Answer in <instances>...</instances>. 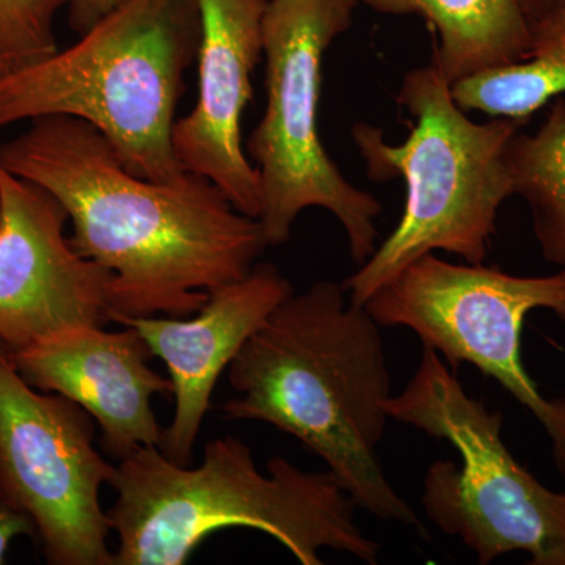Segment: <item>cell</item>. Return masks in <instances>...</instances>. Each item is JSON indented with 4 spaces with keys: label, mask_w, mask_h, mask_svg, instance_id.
I'll use <instances>...</instances> for the list:
<instances>
[{
    "label": "cell",
    "mask_w": 565,
    "mask_h": 565,
    "mask_svg": "<svg viewBox=\"0 0 565 565\" xmlns=\"http://www.w3.org/2000/svg\"><path fill=\"white\" fill-rule=\"evenodd\" d=\"M0 166L51 193L73 225L71 245L114 274L111 318L199 313L211 291L244 278L269 247L262 223L206 178L137 177L79 118L32 120L0 145Z\"/></svg>",
    "instance_id": "1"
},
{
    "label": "cell",
    "mask_w": 565,
    "mask_h": 565,
    "mask_svg": "<svg viewBox=\"0 0 565 565\" xmlns=\"http://www.w3.org/2000/svg\"><path fill=\"white\" fill-rule=\"evenodd\" d=\"M379 323L343 282L319 280L278 305L230 364L239 397L228 422L273 424L321 457L356 508L384 522L423 523L379 459L392 377Z\"/></svg>",
    "instance_id": "2"
},
{
    "label": "cell",
    "mask_w": 565,
    "mask_h": 565,
    "mask_svg": "<svg viewBox=\"0 0 565 565\" xmlns=\"http://www.w3.org/2000/svg\"><path fill=\"white\" fill-rule=\"evenodd\" d=\"M107 511L118 535L115 565H182L204 539L226 527L263 531L302 565L323 548L379 563L381 545L356 523V505L333 473L305 471L275 456L262 473L239 438H215L200 467L145 446L115 467Z\"/></svg>",
    "instance_id": "3"
},
{
    "label": "cell",
    "mask_w": 565,
    "mask_h": 565,
    "mask_svg": "<svg viewBox=\"0 0 565 565\" xmlns=\"http://www.w3.org/2000/svg\"><path fill=\"white\" fill-rule=\"evenodd\" d=\"M200 36L196 0H121L73 46L0 76V129L79 118L129 172L173 181L185 172L173 152L174 111Z\"/></svg>",
    "instance_id": "4"
},
{
    "label": "cell",
    "mask_w": 565,
    "mask_h": 565,
    "mask_svg": "<svg viewBox=\"0 0 565 565\" xmlns=\"http://www.w3.org/2000/svg\"><path fill=\"white\" fill-rule=\"evenodd\" d=\"M451 87L434 63L405 74L397 92V104L412 117L404 143H386L384 131L370 122L353 125V143L370 180L401 178L407 188L396 228L343 281L353 305L364 307L427 253H451L471 264H481L489 253L498 212L514 196L509 145L526 122H476Z\"/></svg>",
    "instance_id": "5"
},
{
    "label": "cell",
    "mask_w": 565,
    "mask_h": 565,
    "mask_svg": "<svg viewBox=\"0 0 565 565\" xmlns=\"http://www.w3.org/2000/svg\"><path fill=\"white\" fill-rule=\"evenodd\" d=\"M386 412L448 441L462 459V467L437 460L424 476L423 509L441 533L481 565L512 552L533 565H565V492L546 489L516 462L501 435L503 415L465 392L437 352L423 345L418 370Z\"/></svg>",
    "instance_id": "6"
},
{
    "label": "cell",
    "mask_w": 565,
    "mask_h": 565,
    "mask_svg": "<svg viewBox=\"0 0 565 565\" xmlns=\"http://www.w3.org/2000/svg\"><path fill=\"white\" fill-rule=\"evenodd\" d=\"M360 0H269L263 21L267 104L245 145L259 178V215L269 247L291 237L310 207L329 211L343 226L353 262L377 248L382 204L355 188L330 159L319 136L322 63L351 29Z\"/></svg>",
    "instance_id": "7"
},
{
    "label": "cell",
    "mask_w": 565,
    "mask_h": 565,
    "mask_svg": "<svg viewBox=\"0 0 565 565\" xmlns=\"http://www.w3.org/2000/svg\"><path fill=\"white\" fill-rule=\"evenodd\" d=\"M382 327H405L451 366L470 363L535 416L565 475V399H546L522 362L526 316L548 310L565 323V273L519 277L427 253L364 305Z\"/></svg>",
    "instance_id": "8"
},
{
    "label": "cell",
    "mask_w": 565,
    "mask_h": 565,
    "mask_svg": "<svg viewBox=\"0 0 565 565\" xmlns=\"http://www.w3.org/2000/svg\"><path fill=\"white\" fill-rule=\"evenodd\" d=\"M115 467L95 448L92 415L36 392L0 341V486L31 516L52 565H115L99 492Z\"/></svg>",
    "instance_id": "9"
},
{
    "label": "cell",
    "mask_w": 565,
    "mask_h": 565,
    "mask_svg": "<svg viewBox=\"0 0 565 565\" xmlns=\"http://www.w3.org/2000/svg\"><path fill=\"white\" fill-rule=\"evenodd\" d=\"M66 222L51 193L0 166V341L11 352L111 322L114 274L76 252Z\"/></svg>",
    "instance_id": "10"
},
{
    "label": "cell",
    "mask_w": 565,
    "mask_h": 565,
    "mask_svg": "<svg viewBox=\"0 0 565 565\" xmlns=\"http://www.w3.org/2000/svg\"><path fill=\"white\" fill-rule=\"evenodd\" d=\"M269 0H196L202 36L199 93L173 126L172 145L185 172L211 181L248 217L259 215V178L245 152L243 115L253 98L252 74L263 55Z\"/></svg>",
    "instance_id": "11"
},
{
    "label": "cell",
    "mask_w": 565,
    "mask_h": 565,
    "mask_svg": "<svg viewBox=\"0 0 565 565\" xmlns=\"http://www.w3.org/2000/svg\"><path fill=\"white\" fill-rule=\"evenodd\" d=\"M291 281L270 263H258L241 280L210 292L193 319L128 318L111 322L136 329L152 356L166 363L173 385L174 414L162 430L159 449L172 462L189 467L204 415L218 377L230 367L270 313L292 296Z\"/></svg>",
    "instance_id": "12"
},
{
    "label": "cell",
    "mask_w": 565,
    "mask_h": 565,
    "mask_svg": "<svg viewBox=\"0 0 565 565\" xmlns=\"http://www.w3.org/2000/svg\"><path fill=\"white\" fill-rule=\"evenodd\" d=\"M73 327L11 352L18 373L33 388L79 404L102 427L104 451L125 459L145 446L161 445L151 399L173 394L170 377L156 373L150 345L132 327Z\"/></svg>",
    "instance_id": "13"
},
{
    "label": "cell",
    "mask_w": 565,
    "mask_h": 565,
    "mask_svg": "<svg viewBox=\"0 0 565 565\" xmlns=\"http://www.w3.org/2000/svg\"><path fill=\"white\" fill-rule=\"evenodd\" d=\"M388 17H418L437 35L434 65L449 84L527 57L531 22L519 0H360Z\"/></svg>",
    "instance_id": "14"
},
{
    "label": "cell",
    "mask_w": 565,
    "mask_h": 565,
    "mask_svg": "<svg viewBox=\"0 0 565 565\" xmlns=\"http://www.w3.org/2000/svg\"><path fill=\"white\" fill-rule=\"evenodd\" d=\"M531 31L526 58L452 84V96L465 111L527 122L535 111L564 95L565 9L553 7L542 20L531 22Z\"/></svg>",
    "instance_id": "15"
},
{
    "label": "cell",
    "mask_w": 565,
    "mask_h": 565,
    "mask_svg": "<svg viewBox=\"0 0 565 565\" xmlns=\"http://www.w3.org/2000/svg\"><path fill=\"white\" fill-rule=\"evenodd\" d=\"M514 196L530 207L546 262L565 273V99L552 102L541 128L520 131L508 150Z\"/></svg>",
    "instance_id": "16"
},
{
    "label": "cell",
    "mask_w": 565,
    "mask_h": 565,
    "mask_svg": "<svg viewBox=\"0 0 565 565\" xmlns=\"http://www.w3.org/2000/svg\"><path fill=\"white\" fill-rule=\"evenodd\" d=\"M66 0H0V65L22 68L58 50L54 20Z\"/></svg>",
    "instance_id": "17"
},
{
    "label": "cell",
    "mask_w": 565,
    "mask_h": 565,
    "mask_svg": "<svg viewBox=\"0 0 565 565\" xmlns=\"http://www.w3.org/2000/svg\"><path fill=\"white\" fill-rule=\"evenodd\" d=\"M20 535H29L39 542L36 527L31 516L11 500L10 494L0 486V564L6 563V553L11 542Z\"/></svg>",
    "instance_id": "18"
},
{
    "label": "cell",
    "mask_w": 565,
    "mask_h": 565,
    "mask_svg": "<svg viewBox=\"0 0 565 565\" xmlns=\"http://www.w3.org/2000/svg\"><path fill=\"white\" fill-rule=\"evenodd\" d=\"M120 2L121 0H66L71 29L82 35Z\"/></svg>",
    "instance_id": "19"
},
{
    "label": "cell",
    "mask_w": 565,
    "mask_h": 565,
    "mask_svg": "<svg viewBox=\"0 0 565 565\" xmlns=\"http://www.w3.org/2000/svg\"><path fill=\"white\" fill-rule=\"evenodd\" d=\"M523 13L526 14L530 22L542 20L548 11L553 9L555 0H519Z\"/></svg>",
    "instance_id": "20"
},
{
    "label": "cell",
    "mask_w": 565,
    "mask_h": 565,
    "mask_svg": "<svg viewBox=\"0 0 565 565\" xmlns=\"http://www.w3.org/2000/svg\"><path fill=\"white\" fill-rule=\"evenodd\" d=\"M553 7H561V9H565V0H555Z\"/></svg>",
    "instance_id": "21"
},
{
    "label": "cell",
    "mask_w": 565,
    "mask_h": 565,
    "mask_svg": "<svg viewBox=\"0 0 565 565\" xmlns=\"http://www.w3.org/2000/svg\"><path fill=\"white\" fill-rule=\"evenodd\" d=\"M7 73V70L3 68L2 65H0V76H2V74H6Z\"/></svg>",
    "instance_id": "22"
}]
</instances>
